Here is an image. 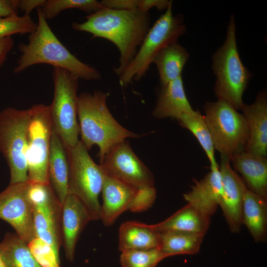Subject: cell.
I'll return each mask as SVG.
<instances>
[{"label":"cell","mask_w":267,"mask_h":267,"mask_svg":"<svg viewBox=\"0 0 267 267\" xmlns=\"http://www.w3.org/2000/svg\"><path fill=\"white\" fill-rule=\"evenodd\" d=\"M30 108L25 151L28 181L49 184L47 165L53 132L49 106L38 104Z\"/></svg>","instance_id":"10"},{"label":"cell","mask_w":267,"mask_h":267,"mask_svg":"<svg viewBox=\"0 0 267 267\" xmlns=\"http://www.w3.org/2000/svg\"><path fill=\"white\" fill-rule=\"evenodd\" d=\"M236 26L231 15L225 40L213 54L212 69L216 77L214 92L218 99L230 103L237 110L244 103L242 100L252 74L243 64L238 51Z\"/></svg>","instance_id":"4"},{"label":"cell","mask_w":267,"mask_h":267,"mask_svg":"<svg viewBox=\"0 0 267 267\" xmlns=\"http://www.w3.org/2000/svg\"><path fill=\"white\" fill-rule=\"evenodd\" d=\"M191 189L183 194L188 203L211 217L219 206L222 194V181L220 168L210 169L201 179L194 180Z\"/></svg>","instance_id":"18"},{"label":"cell","mask_w":267,"mask_h":267,"mask_svg":"<svg viewBox=\"0 0 267 267\" xmlns=\"http://www.w3.org/2000/svg\"><path fill=\"white\" fill-rule=\"evenodd\" d=\"M160 234V245L159 249L168 257L197 253L205 235L180 230H168Z\"/></svg>","instance_id":"26"},{"label":"cell","mask_w":267,"mask_h":267,"mask_svg":"<svg viewBox=\"0 0 267 267\" xmlns=\"http://www.w3.org/2000/svg\"><path fill=\"white\" fill-rule=\"evenodd\" d=\"M248 128L249 137L244 150L255 155H267V95L259 92L254 102L244 103L241 109Z\"/></svg>","instance_id":"17"},{"label":"cell","mask_w":267,"mask_h":267,"mask_svg":"<svg viewBox=\"0 0 267 267\" xmlns=\"http://www.w3.org/2000/svg\"><path fill=\"white\" fill-rule=\"evenodd\" d=\"M230 161L242 176L247 188L267 200V158L244 150L232 155Z\"/></svg>","instance_id":"19"},{"label":"cell","mask_w":267,"mask_h":267,"mask_svg":"<svg viewBox=\"0 0 267 267\" xmlns=\"http://www.w3.org/2000/svg\"><path fill=\"white\" fill-rule=\"evenodd\" d=\"M91 216L83 202L76 196L68 194L62 204V245L69 262L74 260L77 242Z\"/></svg>","instance_id":"16"},{"label":"cell","mask_w":267,"mask_h":267,"mask_svg":"<svg viewBox=\"0 0 267 267\" xmlns=\"http://www.w3.org/2000/svg\"><path fill=\"white\" fill-rule=\"evenodd\" d=\"M156 198L155 187L140 188L130 211L134 213L143 212L153 205Z\"/></svg>","instance_id":"33"},{"label":"cell","mask_w":267,"mask_h":267,"mask_svg":"<svg viewBox=\"0 0 267 267\" xmlns=\"http://www.w3.org/2000/svg\"><path fill=\"white\" fill-rule=\"evenodd\" d=\"M139 0H103L100 1L104 7L119 10L138 9Z\"/></svg>","instance_id":"34"},{"label":"cell","mask_w":267,"mask_h":267,"mask_svg":"<svg viewBox=\"0 0 267 267\" xmlns=\"http://www.w3.org/2000/svg\"><path fill=\"white\" fill-rule=\"evenodd\" d=\"M126 141L114 145L104 156L100 164L104 174L138 189L154 187L153 174Z\"/></svg>","instance_id":"12"},{"label":"cell","mask_w":267,"mask_h":267,"mask_svg":"<svg viewBox=\"0 0 267 267\" xmlns=\"http://www.w3.org/2000/svg\"><path fill=\"white\" fill-rule=\"evenodd\" d=\"M242 223L256 242L267 237V200L247 188L242 207Z\"/></svg>","instance_id":"24"},{"label":"cell","mask_w":267,"mask_h":267,"mask_svg":"<svg viewBox=\"0 0 267 267\" xmlns=\"http://www.w3.org/2000/svg\"><path fill=\"white\" fill-rule=\"evenodd\" d=\"M29 182L36 237L49 244L59 257L62 245V204L49 184Z\"/></svg>","instance_id":"11"},{"label":"cell","mask_w":267,"mask_h":267,"mask_svg":"<svg viewBox=\"0 0 267 267\" xmlns=\"http://www.w3.org/2000/svg\"><path fill=\"white\" fill-rule=\"evenodd\" d=\"M169 257L159 248L147 250H126L121 252L120 262L122 267H156Z\"/></svg>","instance_id":"30"},{"label":"cell","mask_w":267,"mask_h":267,"mask_svg":"<svg viewBox=\"0 0 267 267\" xmlns=\"http://www.w3.org/2000/svg\"><path fill=\"white\" fill-rule=\"evenodd\" d=\"M109 92L100 90L83 92L78 96L77 117L81 141L88 150L96 145L100 162L115 145L138 135L123 127L114 118L107 105Z\"/></svg>","instance_id":"3"},{"label":"cell","mask_w":267,"mask_h":267,"mask_svg":"<svg viewBox=\"0 0 267 267\" xmlns=\"http://www.w3.org/2000/svg\"><path fill=\"white\" fill-rule=\"evenodd\" d=\"M29 184L28 181L9 184L0 193V219L9 224L27 243L36 237Z\"/></svg>","instance_id":"13"},{"label":"cell","mask_w":267,"mask_h":267,"mask_svg":"<svg viewBox=\"0 0 267 267\" xmlns=\"http://www.w3.org/2000/svg\"><path fill=\"white\" fill-rule=\"evenodd\" d=\"M203 115L215 150L230 161L234 154L244 150L249 137L246 121L228 102L218 99L207 102Z\"/></svg>","instance_id":"6"},{"label":"cell","mask_w":267,"mask_h":267,"mask_svg":"<svg viewBox=\"0 0 267 267\" xmlns=\"http://www.w3.org/2000/svg\"><path fill=\"white\" fill-rule=\"evenodd\" d=\"M69 161L68 194L77 197L84 204L92 221L100 220L101 205L98 197L101 191L104 173L80 140L67 149Z\"/></svg>","instance_id":"8"},{"label":"cell","mask_w":267,"mask_h":267,"mask_svg":"<svg viewBox=\"0 0 267 267\" xmlns=\"http://www.w3.org/2000/svg\"><path fill=\"white\" fill-rule=\"evenodd\" d=\"M177 120L182 128L189 130L196 138L208 158L210 169L219 168L212 137L203 115L198 110H194L182 114Z\"/></svg>","instance_id":"28"},{"label":"cell","mask_w":267,"mask_h":267,"mask_svg":"<svg viewBox=\"0 0 267 267\" xmlns=\"http://www.w3.org/2000/svg\"><path fill=\"white\" fill-rule=\"evenodd\" d=\"M211 218L187 203L166 220L153 226L159 233L180 230L205 235L210 226Z\"/></svg>","instance_id":"23"},{"label":"cell","mask_w":267,"mask_h":267,"mask_svg":"<svg viewBox=\"0 0 267 267\" xmlns=\"http://www.w3.org/2000/svg\"><path fill=\"white\" fill-rule=\"evenodd\" d=\"M38 22L36 30L30 34L28 42L20 43L21 55L13 72L20 73L38 64H47L53 67L66 69L79 79L87 81L101 79L100 72L72 54L52 31L44 17L41 7L37 8Z\"/></svg>","instance_id":"2"},{"label":"cell","mask_w":267,"mask_h":267,"mask_svg":"<svg viewBox=\"0 0 267 267\" xmlns=\"http://www.w3.org/2000/svg\"><path fill=\"white\" fill-rule=\"evenodd\" d=\"M18 0H0V18L18 15Z\"/></svg>","instance_id":"36"},{"label":"cell","mask_w":267,"mask_h":267,"mask_svg":"<svg viewBox=\"0 0 267 267\" xmlns=\"http://www.w3.org/2000/svg\"><path fill=\"white\" fill-rule=\"evenodd\" d=\"M160 234L153 227L135 221L125 222L119 230L118 249L147 250L159 248Z\"/></svg>","instance_id":"22"},{"label":"cell","mask_w":267,"mask_h":267,"mask_svg":"<svg viewBox=\"0 0 267 267\" xmlns=\"http://www.w3.org/2000/svg\"><path fill=\"white\" fill-rule=\"evenodd\" d=\"M31 108L8 107L0 112V152L10 171L9 184L28 181L25 158L27 131Z\"/></svg>","instance_id":"9"},{"label":"cell","mask_w":267,"mask_h":267,"mask_svg":"<svg viewBox=\"0 0 267 267\" xmlns=\"http://www.w3.org/2000/svg\"><path fill=\"white\" fill-rule=\"evenodd\" d=\"M45 0H18V9L25 12V14L29 15L35 8L42 7L45 2Z\"/></svg>","instance_id":"37"},{"label":"cell","mask_w":267,"mask_h":267,"mask_svg":"<svg viewBox=\"0 0 267 267\" xmlns=\"http://www.w3.org/2000/svg\"><path fill=\"white\" fill-rule=\"evenodd\" d=\"M14 41L11 37L0 40V68L5 62L9 52L14 46Z\"/></svg>","instance_id":"38"},{"label":"cell","mask_w":267,"mask_h":267,"mask_svg":"<svg viewBox=\"0 0 267 267\" xmlns=\"http://www.w3.org/2000/svg\"><path fill=\"white\" fill-rule=\"evenodd\" d=\"M54 95L49 105L53 129L66 149L80 141L77 120V91L79 78L70 71L53 67Z\"/></svg>","instance_id":"7"},{"label":"cell","mask_w":267,"mask_h":267,"mask_svg":"<svg viewBox=\"0 0 267 267\" xmlns=\"http://www.w3.org/2000/svg\"><path fill=\"white\" fill-rule=\"evenodd\" d=\"M85 18L82 23L73 22L72 28L89 33L93 38L107 39L116 46L120 52L119 65L113 71L119 76L133 59L150 28L149 12L104 7Z\"/></svg>","instance_id":"1"},{"label":"cell","mask_w":267,"mask_h":267,"mask_svg":"<svg viewBox=\"0 0 267 267\" xmlns=\"http://www.w3.org/2000/svg\"><path fill=\"white\" fill-rule=\"evenodd\" d=\"M37 27L30 15L0 18V40L14 34H31Z\"/></svg>","instance_id":"31"},{"label":"cell","mask_w":267,"mask_h":267,"mask_svg":"<svg viewBox=\"0 0 267 267\" xmlns=\"http://www.w3.org/2000/svg\"><path fill=\"white\" fill-rule=\"evenodd\" d=\"M171 1L168 0H139L137 9L143 12H148L152 7L162 10L166 9Z\"/></svg>","instance_id":"35"},{"label":"cell","mask_w":267,"mask_h":267,"mask_svg":"<svg viewBox=\"0 0 267 267\" xmlns=\"http://www.w3.org/2000/svg\"><path fill=\"white\" fill-rule=\"evenodd\" d=\"M0 267H6L5 265H4L3 262L2 261L0 257Z\"/></svg>","instance_id":"39"},{"label":"cell","mask_w":267,"mask_h":267,"mask_svg":"<svg viewBox=\"0 0 267 267\" xmlns=\"http://www.w3.org/2000/svg\"><path fill=\"white\" fill-rule=\"evenodd\" d=\"M139 189L104 174L100 220L106 226L115 223L124 212L131 210Z\"/></svg>","instance_id":"15"},{"label":"cell","mask_w":267,"mask_h":267,"mask_svg":"<svg viewBox=\"0 0 267 267\" xmlns=\"http://www.w3.org/2000/svg\"><path fill=\"white\" fill-rule=\"evenodd\" d=\"M96 0H48L41 7L42 13L47 20L56 17L66 9L77 8L90 14L104 8Z\"/></svg>","instance_id":"29"},{"label":"cell","mask_w":267,"mask_h":267,"mask_svg":"<svg viewBox=\"0 0 267 267\" xmlns=\"http://www.w3.org/2000/svg\"><path fill=\"white\" fill-rule=\"evenodd\" d=\"M172 3L150 28L133 59L119 76L121 86L126 87L133 80H141L158 52L167 45L177 42L185 33L184 17L180 14L173 15Z\"/></svg>","instance_id":"5"},{"label":"cell","mask_w":267,"mask_h":267,"mask_svg":"<svg viewBox=\"0 0 267 267\" xmlns=\"http://www.w3.org/2000/svg\"><path fill=\"white\" fill-rule=\"evenodd\" d=\"M229 161L221 157L219 166L222 176V194L219 206L233 233H239L242 223L244 195L248 188L243 178L233 170Z\"/></svg>","instance_id":"14"},{"label":"cell","mask_w":267,"mask_h":267,"mask_svg":"<svg viewBox=\"0 0 267 267\" xmlns=\"http://www.w3.org/2000/svg\"><path fill=\"white\" fill-rule=\"evenodd\" d=\"M0 257L6 267H43L32 254L27 243L16 233L5 234L0 243Z\"/></svg>","instance_id":"27"},{"label":"cell","mask_w":267,"mask_h":267,"mask_svg":"<svg viewBox=\"0 0 267 267\" xmlns=\"http://www.w3.org/2000/svg\"><path fill=\"white\" fill-rule=\"evenodd\" d=\"M189 57L186 49L178 42L163 47L155 56L156 64L161 86L181 76V72Z\"/></svg>","instance_id":"25"},{"label":"cell","mask_w":267,"mask_h":267,"mask_svg":"<svg viewBox=\"0 0 267 267\" xmlns=\"http://www.w3.org/2000/svg\"><path fill=\"white\" fill-rule=\"evenodd\" d=\"M49 184L61 204L68 194L69 161L67 150L53 131L48 160Z\"/></svg>","instance_id":"20"},{"label":"cell","mask_w":267,"mask_h":267,"mask_svg":"<svg viewBox=\"0 0 267 267\" xmlns=\"http://www.w3.org/2000/svg\"><path fill=\"white\" fill-rule=\"evenodd\" d=\"M27 244L32 254L42 267H60L59 257L45 241L36 237Z\"/></svg>","instance_id":"32"},{"label":"cell","mask_w":267,"mask_h":267,"mask_svg":"<svg viewBox=\"0 0 267 267\" xmlns=\"http://www.w3.org/2000/svg\"><path fill=\"white\" fill-rule=\"evenodd\" d=\"M193 110L186 96L181 76L162 86L152 115L158 119L178 120L182 114Z\"/></svg>","instance_id":"21"}]
</instances>
